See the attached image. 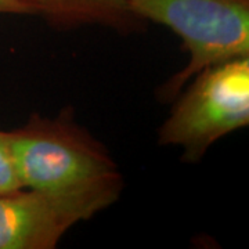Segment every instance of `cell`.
<instances>
[{
    "mask_svg": "<svg viewBox=\"0 0 249 249\" xmlns=\"http://www.w3.org/2000/svg\"><path fill=\"white\" fill-rule=\"evenodd\" d=\"M10 139L25 188L70 191L121 175L104 144L76 122L71 108L54 118L34 112L10 130Z\"/></svg>",
    "mask_w": 249,
    "mask_h": 249,
    "instance_id": "1",
    "label": "cell"
},
{
    "mask_svg": "<svg viewBox=\"0 0 249 249\" xmlns=\"http://www.w3.org/2000/svg\"><path fill=\"white\" fill-rule=\"evenodd\" d=\"M22 188L11 147L10 132L0 130V194Z\"/></svg>",
    "mask_w": 249,
    "mask_h": 249,
    "instance_id": "6",
    "label": "cell"
},
{
    "mask_svg": "<svg viewBox=\"0 0 249 249\" xmlns=\"http://www.w3.org/2000/svg\"><path fill=\"white\" fill-rule=\"evenodd\" d=\"M158 132L160 145L181 147L196 163L226 134L249 124V57L232 58L194 75Z\"/></svg>",
    "mask_w": 249,
    "mask_h": 249,
    "instance_id": "3",
    "label": "cell"
},
{
    "mask_svg": "<svg viewBox=\"0 0 249 249\" xmlns=\"http://www.w3.org/2000/svg\"><path fill=\"white\" fill-rule=\"evenodd\" d=\"M122 173L94 184L47 191L18 188L0 194V249H54L67 231L119 199Z\"/></svg>",
    "mask_w": 249,
    "mask_h": 249,
    "instance_id": "4",
    "label": "cell"
},
{
    "mask_svg": "<svg viewBox=\"0 0 249 249\" xmlns=\"http://www.w3.org/2000/svg\"><path fill=\"white\" fill-rule=\"evenodd\" d=\"M127 7L142 22L170 28L190 53L186 67L157 90L162 103L205 68L249 57V0H127Z\"/></svg>",
    "mask_w": 249,
    "mask_h": 249,
    "instance_id": "2",
    "label": "cell"
},
{
    "mask_svg": "<svg viewBox=\"0 0 249 249\" xmlns=\"http://www.w3.org/2000/svg\"><path fill=\"white\" fill-rule=\"evenodd\" d=\"M37 16L58 29L101 27L119 34H132L142 27L127 0H34Z\"/></svg>",
    "mask_w": 249,
    "mask_h": 249,
    "instance_id": "5",
    "label": "cell"
},
{
    "mask_svg": "<svg viewBox=\"0 0 249 249\" xmlns=\"http://www.w3.org/2000/svg\"><path fill=\"white\" fill-rule=\"evenodd\" d=\"M0 14L37 16L34 0H0Z\"/></svg>",
    "mask_w": 249,
    "mask_h": 249,
    "instance_id": "7",
    "label": "cell"
}]
</instances>
